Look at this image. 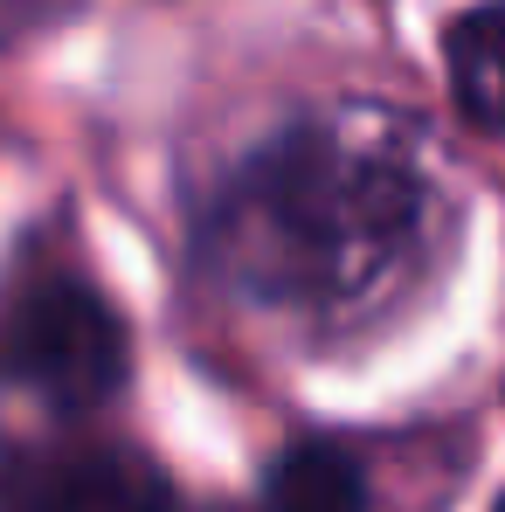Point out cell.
Here are the masks:
<instances>
[{
  "label": "cell",
  "mask_w": 505,
  "mask_h": 512,
  "mask_svg": "<svg viewBox=\"0 0 505 512\" xmlns=\"http://www.w3.org/2000/svg\"><path fill=\"white\" fill-rule=\"evenodd\" d=\"M436 187L388 111H326L263 139L208 208V270L256 312L353 326L429 250Z\"/></svg>",
  "instance_id": "6da1fadb"
},
{
  "label": "cell",
  "mask_w": 505,
  "mask_h": 512,
  "mask_svg": "<svg viewBox=\"0 0 505 512\" xmlns=\"http://www.w3.org/2000/svg\"><path fill=\"white\" fill-rule=\"evenodd\" d=\"M132 367L125 319L111 298L63 263H28L0 284V388L49 409H97Z\"/></svg>",
  "instance_id": "7a4b0ae2"
},
{
  "label": "cell",
  "mask_w": 505,
  "mask_h": 512,
  "mask_svg": "<svg viewBox=\"0 0 505 512\" xmlns=\"http://www.w3.org/2000/svg\"><path fill=\"white\" fill-rule=\"evenodd\" d=\"M0 512H180V499L125 443H35L0 464Z\"/></svg>",
  "instance_id": "3957f363"
},
{
  "label": "cell",
  "mask_w": 505,
  "mask_h": 512,
  "mask_svg": "<svg viewBox=\"0 0 505 512\" xmlns=\"http://www.w3.org/2000/svg\"><path fill=\"white\" fill-rule=\"evenodd\" d=\"M443 56H450V97H457V111L478 132H505V0L471 7L443 35Z\"/></svg>",
  "instance_id": "277c9868"
},
{
  "label": "cell",
  "mask_w": 505,
  "mask_h": 512,
  "mask_svg": "<svg viewBox=\"0 0 505 512\" xmlns=\"http://www.w3.org/2000/svg\"><path fill=\"white\" fill-rule=\"evenodd\" d=\"M270 512H367V478L333 443H298L270 471Z\"/></svg>",
  "instance_id": "5b68a950"
},
{
  "label": "cell",
  "mask_w": 505,
  "mask_h": 512,
  "mask_svg": "<svg viewBox=\"0 0 505 512\" xmlns=\"http://www.w3.org/2000/svg\"><path fill=\"white\" fill-rule=\"evenodd\" d=\"M499 512H505V499H499Z\"/></svg>",
  "instance_id": "8992f818"
}]
</instances>
